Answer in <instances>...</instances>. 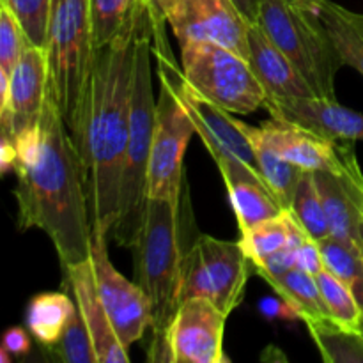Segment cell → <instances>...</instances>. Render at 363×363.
I'll return each mask as SVG.
<instances>
[{
  "instance_id": "obj_25",
  "label": "cell",
  "mask_w": 363,
  "mask_h": 363,
  "mask_svg": "<svg viewBox=\"0 0 363 363\" xmlns=\"http://www.w3.org/2000/svg\"><path fill=\"white\" fill-rule=\"evenodd\" d=\"M266 282L298 312L301 321L312 318H330L328 308H326L321 291H319L318 280L311 273L293 268L282 275L266 280Z\"/></svg>"
},
{
  "instance_id": "obj_2",
  "label": "cell",
  "mask_w": 363,
  "mask_h": 363,
  "mask_svg": "<svg viewBox=\"0 0 363 363\" xmlns=\"http://www.w3.org/2000/svg\"><path fill=\"white\" fill-rule=\"evenodd\" d=\"M14 199L18 229H39L50 238L60 268L91 257L92 222L84 165L52 94L41 116V149L32 163L16 165Z\"/></svg>"
},
{
  "instance_id": "obj_1",
  "label": "cell",
  "mask_w": 363,
  "mask_h": 363,
  "mask_svg": "<svg viewBox=\"0 0 363 363\" xmlns=\"http://www.w3.org/2000/svg\"><path fill=\"white\" fill-rule=\"evenodd\" d=\"M147 0H138L119 34L96 50L74 145L84 165L92 234H112L130 135L135 46Z\"/></svg>"
},
{
  "instance_id": "obj_9",
  "label": "cell",
  "mask_w": 363,
  "mask_h": 363,
  "mask_svg": "<svg viewBox=\"0 0 363 363\" xmlns=\"http://www.w3.org/2000/svg\"><path fill=\"white\" fill-rule=\"evenodd\" d=\"M252 268L240 241L199 236L184 254L179 303L204 298L230 315L243 301Z\"/></svg>"
},
{
  "instance_id": "obj_8",
  "label": "cell",
  "mask_w": 363,
  "mask_h": 363,
  "mask_svg": "<svg viewBox=\"0 0 363 363\" xmlns=\"http://www.w3.org/2000/svg\"><path fill=\"white\" fill-rule=\"evenodd\" d=\"M181 46V73L201 98L230 113H254L266 91L245 57L215 41L188 39Z\"/></svg>"
},
{
  "instance_id": "obj_39",
  "label": "cell",
  "mask_w": 363,
  "mask_h": 363,
  "mask_svg": "<svg viewBox=\"0 0 363 363\" xmlns=\"http://www.w3.org/2000/svg\"><path fill=\"white\" fill-rule=\"evenodd\" d=\"M360 234H362V243H363V222H362V227H360Z\"/></svg>"
},
{
  "instance_id": "obj_12",
  "label": "cell",
  "mask_w": 363,
  "mask_h": 363,
  "mask_svg": "<svg viewBox=\"0 0 363 363\" xmlns=\"http://www.w3.org/2000/svg\"><path fill=\"white\" fill-rule=\"evenodd\" d=\"M177 43L197 39L215 41L248 60V30L240 11L230 0H151Z\"/></svg>"
},
{
  "instance_id": "obj_33",
  "label": "cell",
  "mask_w": 363,
  "mask_h": 363,
  "mask_svg": "<svg viewBox=\"0 0 363 363\" xmlns=\"http://www.w3.org/2000/svg\"><path fill=\"white\" fill-rule=\"evenodd\" d=\"M27 46L28 41L18 20L7 7L0 6V73L9 77Z\"/></svg>"
},
{
  "instance_id": "obj_6",
  "label": "cell",
  "mask_w": 363,
  "mask_h": 363,
  "mask_svg": "<svg viewBox=\"0 0 363 363\" xmlns=\"http://www.w3.org/2000/svg\"><path fill=\"white\" fill-rule=\"evenodd\" d=\"M152 4V2H151ZM152 34L158 43L152 46L158 57L160 91L156 98L155 133H152L151 160H149L147 195L152 199H167L181 208L183 191V160L191 137L197 133L194 119L183 101L176 80L170 71L167 52L165 32L162 23L165 20L152 4ZM155 39V38H152Z\"/></svg>"
},
{
  "instance_id": "obj_5",
  "label": "cell",
  "mask_w": 363,
  "mask_h": 363,
  "mask_svg": "<svg viewBox=\"0 0 363 363\" xmlns=\"http://www.w3.org/2000/svg\"><path fill=\"white\" fill-rule=\"evenodd\" d=\"M91 0H53L48 45V92L73 142L80 131L85 94L96 59Z\"/></svg>"
},
{
  "instance_id": "obj_10",
  "label": "cell",
  "mask_w": 363,
  "mask_h": 363,
  "mask_svg": "<svg viewBox=\"0 0 363 363\" xmlns=\"http://www.w3.org/2000/svg\"><path fill=\"white\" fill-rule=\"evenodd\" d=\"M169 66L177 89L183 96L184 105L194 119L195 130L208 147L211 158L215 160L223 181L229 183V181L247 179L261 183L264 186L254 145L241 130L240 119L191 91L184 82L181 69H177L174 64L172 57L169 59Z\"/></svg>"
},
{
  "instance_id": "obj_18",
  "label": "cell",
  "mask_w": 363,
  "mask_h": 363,
  "mask_svg": "<svg viewBox=\"0 0 363 363\" xmlns=\"http://www.w3.org/2000/svg\"><path fill=\"white\" fill-rule=\"evenodd\" d=\"M312 177L318 186L332 236L363 245L360 234L363 222V174L360 167L346 176L315 170L312 172Z\"/></svg>"
},
{
  "instance_id": "obj_40",
  "label": "cell",
  "mask_w": 363,
  "mask_h": 363,
  "mask_svg": "<svg viewBox=\"0 0 363 363\" xmlns=\"http://www.w3.org/2000/svg\"><path fill=\"white\" fill-rule=\"evenodd\" d=\"M360 330H362V333H363V318H362V325H360Z\"/></svg>"
},
{
  "instance_id": "obj_21",
  "label": "cell",
  "mask_w": 363,
  "mask_h": 363,
  "mask_svg": "<svg viewBox=\"0 0 363 363\" xmlns=\"http://www.w3.org/2000/svg\"><path fill=\"white\" fill-rule=\"evenodd\" d=\"M319 18L344 66L354 67L363 77V14L330 0H323Z\"/></svg>"
},
{
  "instance_id": "obj_19",
  "label": "cell",
  "mask_w": 363,
  "mask_h": 363,
  "mask_svg": "<svg viewBox=\"0 0 363 363\" xmlns=\"http://www.w3.org/2000/svg\"><path fill=\"white\" fill-rule=\"evenodd\" d=\"M248 62L268 98L318 96L259 25H252L248 30Z\"/></svg>"
},
{
  "instance_id": "obj_17",
  "label": "cell",
  "mask_w": 363,
  "mask_h": 363,
  "mask_svg": "<svg viewBox=\"0 0 363 363\" xmlns=\"http://www.w3.org/2000/svg\"><path fill=\"white\" fill-rule=\"evenodd\" d=\"M48 78L46 50L28 45L9 74V99L0 106V113H7L13 121L14 135L39 123L48 94Z\"/></svg>"
},
{
  "instance_id": "obj_20",
  "label": "cell",
  "mask_w": 363,
  "mask_h": 363,
  "mask_svg": "<svg viewBox=\"0 0 363 363\" xmlns=\"http://www.w3.org/2000/svg\"><path fill=\"white\" fill-rule=\"evenodd\" d=\"M77 311L71 293H39L28 301L27 328L41 346H53L62 337Z\"/></svg>"
},
{
  "instance_id": "obj_38",
  "label": "cell",
  "mask_w": 363,
  "mask_h": 363,
  "mask_svg": "<svg viewBox=\"0 0 363 363\" xmlns=\"http://www.w3.org/2000/svg\"><path fill=\"white\" fill-rule=\"evenodd\" d=\"M293 7H298L301 11H308V13L319 14V9L323 6V0H286Z\"/></svg>"
},
{
  "instance_id": "obj_32",
  "label": "cell",
  "mask_w": 363,
  "mask_h": 363,
  "mask_svg": "<svg viewBox=\"0 0 363 363\" xmlns=\"http://www.w3.org/2000/svg\"><path fill=\"white\" fill-rule=\"evenodd\" d=\"M137 2L138 0H91L96 45H106L119 34L130 20Z\"/></svg>"
},
{
  "instance_id": "obj_3",
  "label": "cell",
  "mask_w": 363,
  "mask_h": 363,
  "mask_svg": "<svg viewBox=\"0 0 363 363\" xmlns=\"http://www.w3.org/2000/svg\"><path fill=\"white\" fill-rule=\"evenodd\" d=\"M179 209V206L167 199L149 197L137 243L131 248L135 255V282L151 301V362H169L167 332L179 307L184 261Z\"/></svg>"
},
{
  "instance_id": "obj_15",
  "label": "cell",
  "mask_w": 363,
  "mask_h": 363,
  "mask_svg": "<svg viewBox=\"0 0 363 363\" xmlns=\"http://www.w3.org/2000/svg\"><path fill=\"white\" fill-rule=\"evenodd\" d=\"M273 119L305 128L333 142H363V113L340 105L337 98H266Z\"/></svg>"
},
{
  "instance_id": "obj_29",
  "label": "cell",
  "mask_w": 363,
  "mask_h": 363,
  "mask_svg": "<svg viewBox=\"0 0 363 363\" xmlns=\"http://www.w3.org/2000/svg\"><path fill=\"white\" fill-rule=\"evenodd\" d=\"M319 291H321L323 301L328 308V315L339 325L347 328L360 330L363 308L358 303L353 291L346 286L340 279H337L328 269H323L315 275Z\"/></svg>"
},
{
  "instance_id": "obj_30",
  "label": "cell",
  "mask_w": 363,
  "mask_h": 363,
  "mask_svg": "<svg viewBox=\"0 0 363 363\" xmlns=\"http://www.w3.org/2000/svg\"><path fill=\"white\" fill-rule=\"evenodd\" d=\"M0 6L13 13L28 45L46 50L53 0H0Z\"/></svg>"
},
{
  "instance_id": "obj_24",
  "label": "cell",
  "mask_w": 363,
  "mask_h": 363,
  "mask_svg": "<svg viewBox=\"0 0 363 363\" xmlns=\"http://www.w3.org/2000/svg\"><path fill=\"white\" fill-rule=\"evenodd\" d=\"M225 186L229 191L240 233L257 225V223L266 222V220L275 218L286 211L280 202L269 194L268 188L262 186L261 183L240 179L229 181L225 183Z\"/></svg>"
},
{
  "instance_id": "obj_23",
  "label": "cell",
  "mask_w": 363,
  "mask_h": 363,
  "mask_svg": "<svg viewBox=\"0 0 363 363\" xmlns=\"http://www.w3.org/2000/svg\"><path fill=\"white\" fill-rule=\"evenodd\" d=\"M303 323L323 360L328 363H363L362 330L347 328L332 318H312Z\"/></svg>"
},
{
  "instance_id": "obj_26",
  "label": "cell",
  "mask_w": 363,
  "mask_h": 363,
  "mask_svg": "<svg viewBox=\"0 0 363 363\" xmlns=\"http://www.w3.org/2000/svg\"><path fill=\"white\" fill-rule=\"evenodd\" d=\"M298 223L291 216V213L284 211L282 215L269 218L266 222L257 223L247 230H241L240 245L243 248L245 255L252 261V264L257 266L262 261L273 255L275 252L282 250L293 238Z\"/></svg>"
},
{
  "instance_id": "obj_16",
  "label": "cell",
  "mask_w": 363,
  "mask_h": 363,
  "mask_svg": "<svg viewBox=\"0 0 363 363\" xmlns=\"http://www.w3.org/2000/svg\"><path fill=\"white\" fill-rule=\"evenodd\" d=\"M64 272V291L71 293L77 307L87 325L94 346L96 363H126L130 362V347L124 346L117 337L105 307L99 300L92 275L91 257Z\"/></svg>"
},
{
  "instance_id": "obj_7",
  "label": "cell",
  "mask_w": 363,
  "mask_h": 363,
  "mask_svg": "<svg viewBox=\"0 0 363 363\" xmlns=\"http://www.w3.org/2000/svg\"><path fill=\"white\" fill-rule=\"evenodd\" d=\"M257 25L315 94L335 98V78L344 62L319 14L298 9L286 0H261Z\"/></svg>"
},
{
  "instance_id": "obj_36",
  "label": "cell",
  "mask_w": 363,
  "mask_h": 363,
  "mask_svg": "<svg viewBox=\"0 0 363 363\" xmlns=\"http://www.w3.org/2000/svg\"><path fill=\"white\" fill-rule=\"evenodd\" d=\"M2 347L11 353V357H23L30 351V339H28L27 332L20 326H13V328L6 330L2 339Z\"/></svg>"
},
{
  "instance_id": "obj_37",
  "label": "cell",
  "mask_w": 363,
  "mask_h": 363,
  "mask_svg": "<svg viewBox=\"0 0 363 363\" xmlns=\"http://www.w3.org/2000/svg\"><path fill=\"white\" fill-rule=\"evenodd\" d=\"M234 4L241 16L247 20L248 25L259 23V14H261V0H230Z\"/></svg>"
},
{
  "instance_id": "obj_28",
  "label": "cell",
  "mask_w": 363,
  "mask_h": 363,
  "mask_svg": "<svg viewBox=\"0 0 363 363\" xmlns=\"http://www.w3.org/2000/svg\"><path fill=\"white\" fill-rule=\"evenodd\" d=\"M294 222L300 225V229L307 234V238L314 241H321L325 238L332 236L330 233L328 220H326L325 208H323L321 197H319L318 186L314 183L312 172H307L303 179L300 181L294 194L291 208L287 209Z\"/></svg>"
},
{
  "instance_id": "obj_34",
  "label": "cell",
  "mask_w": 363,
  "mask_h": 363,
  "mask_svg": "<svg viewBox=\"0 0 363 363\" xmlns=\"http://www.w3.org/2000/svg\"><path fill=\"white\" fill-rule=\"evenodd\" d=\"M296 268L301 269V272L311 273L314 277L325 269L318 241L311 240V238H305L303 243L300 245V248L296 252Z\"/></svg>"
},
{
  "instance_id": "obj_31",
  "label": "cell",
  "mask_w": 363,
  "mask_h": 363,
  "mask_svg": "<svg viewBox=\"0 0 363 363\" xmlns=\"http://www.w3.org/2000/svg\"><path fill=\"white\" fill-rule=\"evenodd\" d=\"M46 351L64 363H96L91 333L78 307L67 328L64 330L62 337L53 346L46 347Z\"/></svg>"
},
{
  "instance_id": "obj_22",
  "label": "cell",
  "mask_w": 363,
  "mask_h": 363,
  "mask_svg": "<svg viewBox=\"0 0 363 363\" xmlns=\"http://www.w3.org/2000/svg\"><path fill=\"white\" fill-rule=\"evenodd\" d=\"M240 124L241 130L245 131L248 140L254 145L259 172H261L262 181H264V186L272 191L273 197L280 202V206H282L284 209H289L294 194H296L298 184L303 179L307 170L294 165V163L287 162L286 158L277 155L273 149H269L264 142H261L257 137H254V135L247 130V123L240 121Z\"/></svg>"
},
{
  "instance_id": "obj_4",
  "label": "cell",
  "mask_w": 363,
  "mask_h": 363,
  "mask_svg": "<svg viewBox=\"0 0 363 363\" xmlns=\"http://www.w3.org/2000/svg\"><path fill=\"white\" fill-rule=\"evenodd\" d=\"M151 0L145 4L135 46L133 92H131L130 135H128L126 156L121 176L117 218L113 223L110 241L119 247L133 248L140 233L147 204L149 160H151L152 133H155L156 96L152 85V20Z\"/></svg>"
},
{
  "instance_id": "obj_13",
  "label": "cell",
  "mask_w": 363,
  "mask_h": 363,
  "mask_svg": "<svg viewBox=\"0 0 363 363\" xmlns=\"http://www.w3.org/2000/svg\"><path fill=\"white\" fill-rule=\"evenodd\" d=\"M229 315L204 298L181 301L167 332L170 363H225L223 333Z\"/></svg>"
},
{
  "instance_id": "obj_11",
  "label": "cell",
  "mask_w": 363,
  "mask_h": 363,
  "mask_svg": "<svg viewBox=\"0 0 363 363\" xmlns=\"http://www.w3.org/2000/svg\"><path fill=\"white\" fill-rule=\"evenodd\" d=\"M108 236L92 234L91 266L99 300L116 330L117 337L126 347L144 339L151 328V301L137 282H131L113 268L108 255Z\"/></svg>"
},
{
  "instance_id": "obj_27",
  "label": "cell",
  "mask_w": 363,
  "mask_h": 363,
  "mask_svg": "<svg viewBox=\"0 0 363 363\" xmlns=\"http://www.w3.org/2000/svg\"><path fill=\"white\" fill-rule=\"evenodd\" d=\"M325 269L342 280L363 308V245L328 236L318 241Z\"/></svg>"
},
{
  "instance_id": "obj_14",
  "label": "cell",
  "mask_w": 363,
  "mask_h": 363,
  "mask_svg": "<svg viewBox=\"0 0 363 363\" xmlns=\"http://www.w3.org/2000/svg\"><path fill=\"white\" fill-rule=\"evenodd\" d=\"M247 130L264 142L277 155L301 167L307 172L326 170V172L346 176L360 167L357 155L350 145H339L337 142L312 133L305 128L273 117L272 121H264L257 128L247 124Z\"/></svg>"
},
{
  "instance_id": "obj_35",
  "label": "cell",
  "mask_w": 363,
  "mask_h": 363,
  "mask_svg": "<svg viewBox=\"0 0 363 363\" xmlns=\"http://www.w3.org/2000/svg\"><path fill=\"white\" fill-rule=\"evenodd\" d=\"M259 311L268 319H284V321L300 319L298 312L282 296H279V294H277V298H262L259 301Z\"/></svg>"
}]
</instances>
